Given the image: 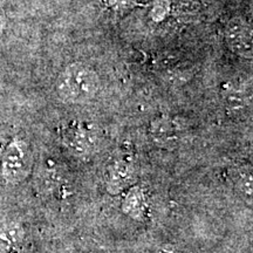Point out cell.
Instances as JSON below:
<instances>
[{
  "instance_id": "cell-1",
  "label": "cell",
  "mask_w": 253,
  "mask_h": 253,
  "mask_svg": "<svg viewBox=\"0 0 253 253\" xmlns=\"http://www.w3.org/2000/svg\"><path fill=\"white\" fill-rule=\"evenodd\" d=\"M99 89V77L90 66L73 62L56 79L59 97L67 103H84L93 99Z\"/></svg>"
},
{
  "instance_id": "cell-2",
  "label": "cell",
  "mask_w": 253,
  "mask_h": 253,
  "mask_svg": "<svg viewBox=\"0 0 253 253\" xmlns=\"http://www.w3.org/2000/svg\"><path fill=\"white\" fill-rule=\"evenodd\" d=\"M225 41L229 48L237 55L245 59L252 58V28L251 25L236 18L230 20L225 26Z\"/></svg>"
},
{
  "instance_id": "cell-3",
  "label": "cell",
  "mask_w": 253,
  "mask_h": 253,
  "mask_svg": "<svg viewBox=\"0 0 253 253\" xmlns=\"http://www.w3.org/2000/svg\"><path fill=\"white\" fill-rule=\"evenodd\" d=\"M27 151L24 142L13 140L2 155V171L8 181L14 182L23 177L26 170Z\"/></svg>"
},
{
  "instance_id": "cell-4",
  "label": "cell",
  "mask_w": 253,
  "mask_h": 253,
  "mask_svg": "<svg viewBox=\"0 0 253 253\" xmlns=\"http://www.w3.org/2000/svg\"><path fill=\"white\" fill-rule=\"evenodd\" d=\"M62 138L66 145L75 154H86L93 148L95 137L93 131L81 123H72L63 129Z\"/></svg>"
},
{
  "instance_id": "cell-5",
  "label": "cell",
  "mask_w": 253,
  "mask_h": 253,
  "mask_svg": "<svg viewBox=\"0 0 253 253\" xmlns=\"http://www.w3.org/2000/svg\"><path fill=\"white\" fill-rule=\"evenodd\" d=\"M181 130L173 120L162 116L154 120L150 126V135L157 145L167 149L175 148L181 138Z\"/></svg>"
},
{
  "instance_id": "cell-6",
  "label": "cell",
  "mask_w": 253,
  "mask_h": 253,
  "mask_svg": "<svg viewBox=\"0 0 253 253\" xmlns=\"http://www.w3.org/2000/svg\"><path fill=\"white\" fill-rule=\"evenodd\" d=\"M135 179L132 167L126 161H118L109 167L107 171V190L110 194L116 195L130 186Z\"/></svg>"
},
{
  "instance_id": "cell-7",
  "label": "cell",
  "mask_w": 253,
  "mask_h": 253,
  "mask_svg": "<svg viewBox=\"0 0 253 253\" xmlns=\"http://www.w3.org/2000/svg\"><path fill=\"white\" fill-rule=\"evenodd\" d=\"M122 208L126 214L135 219H140L143 217L145 209H147V199H145L143 191L138 186L129 190L128 195L123 201Z\"/></svg>"
},
{
  "instance_id": "cell-8",
  "label": "cell",
  "mask_w": 253,
  "mask_h": 253,
  "mask_svg": "<svg viewBox=\"0 0 253 253\" xmlns=\"http://www.w3.org/2000/svg\"><path fill=\"white\" fill-rule=\"evenodd\" d=\"M245 96L243 95V91L230 89L226 94V104L230 110H242L248 104Z\"/></svg>"
},
{
  "instance_id": "cell-9",
  "label": "cell",
  "mask_w": 253,
  "mask_h": 253,
  "mask_svg": "<svg viewBox=\"0 0 253 253\" xmlns=\"http://www.w3.org/2000/svg\"><path fill=\"white\" fill-rule=\"evenodd\" d=\"M6 25H7V18H6V13H5L4 8L0 6V38L4 36L5 30H6Z\"/></svg>"
}]
</instances>
